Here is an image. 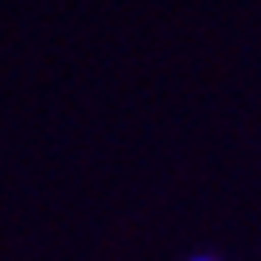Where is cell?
Listing matches in <instances>:
<instances>
[{"label": "cell", "mask_w": 261, "mask_h": 261, "mask_svg": "<svg viewBox=\"0 0 261 261\" xmlns=\"http://www.w3.org/2000/svg\"><path fill=\"white\" fill-rule=\"evenodd\" d=\"M187 261H218L215 253H195V257H187Z\"/></svg>", "instance_id": "obj_1"}]
</instances>
